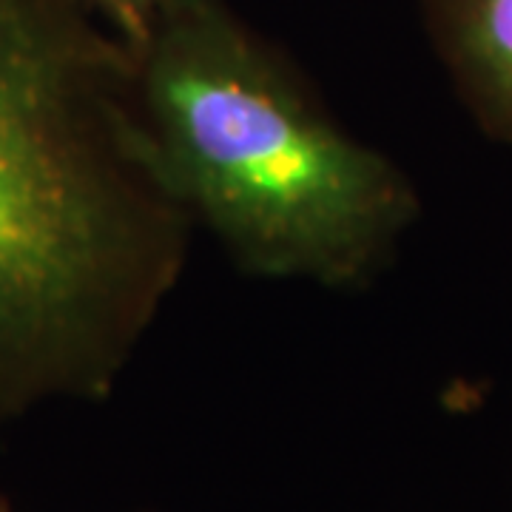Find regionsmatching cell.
I'll list each match as a JSON object with an SVG mask.
<instances>
[{"label": "cell", "instance_id": "cell-4", "mask_svg": "<svg viewBox=\"0 0 512 512\" xmlns=\"http://www.w3.org/2000/svg\"><path fill=\"white\" fill-rule=\"evenodd\" d=\"M94 3L114 20V29H120L131 46L143 37L160 6V0H94Z\"/></svg>", "mask_w": 512, "mask_h": 512}, {"label": "cell", "instance_id": "cell-1", "mask_svg": "<svg viewBox=\"0 0 512 512\" xmlns=\"http://www.w3.org/2000/svg\"><path fill=\"white\" fill-rule=\"evenodd\" d=\"M194 231L126 35L80 0H0V421L103 396Z\"/></svg>", "mask_w": 512, "mask_h": 512}, {"label": "cell", "instance_id": "cell-3", "mask_svg": "<svg viewBox=\"0 0 512 512\" xmlns=\"http://www.w3.org/2000/svg\"><path fill=\"white\" fill-rule=\"evenodd\" d=\"M430 35L476 126L512 146V0H430Z\"/></svg>", "mask_w": 512, "mask_h": 512}, {"label": "cell", "instance_id": "cell-2", "mask_svg": "<svg viewBox=\"0 0 512 512\" xmlns=\"http://www.w3.org/2000/svg\"><path fill=\"white\" fill-rule=\"evenodd\" d=\"M134 55L168 174L237 268L356 291L396 259L421 217L413 180L222 3L160 0Z\"/></svg>", "mask_w": 512, "mask_h": 512}]
</instances>
